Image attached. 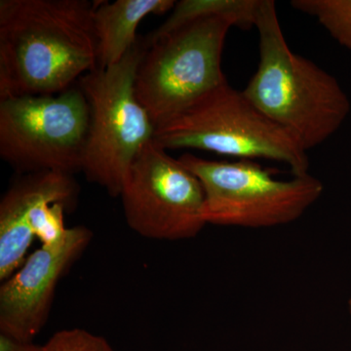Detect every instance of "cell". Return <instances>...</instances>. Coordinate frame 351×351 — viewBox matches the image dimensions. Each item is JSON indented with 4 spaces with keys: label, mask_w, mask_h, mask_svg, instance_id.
Here are the masks:
<instances>
[{
    "label": "cell",
    "mask_w": 351,
    "mask_h": 351,
    "mask_svg": "<svg viewBox=\"0 0 351 351\" xmlns=\"http://www.w3.org/2000/svg\"><path fill=\"white\" fill-rule=\"evenodd\" d=\"M43 351H114L107 339L86 330H62L43 346Z\"/></svg>",
    "instance_id": "9a60e30c"
},
{
    "label": "cell",
    "mask_w": 351,
    "mask_h": 351,
    "mask_svg": "<svg viewBox=\"0 0 351 351\" xmlns=\"http://www.w3.org/2000/svg\"><path fill=\"white\" fill-rule=\"evenodd\" d=\"M291 5L313 16L335 40L351 50V0H293Z\"/></svg>",
    "instance_id": "4fadbf2b"
},
{
    "label": "cell",
    "mask_w": 351,
    "mask_h": 351,
    "mask_svg": "<svg viewBox=\"0 0 351 351\" xmlns=\"http://www.w3.org/2000/svg\"><path fill=\"white\" fill-rule=\"evenodd\" d=\"M256 29L260 62L243 93L308 152L341 128L350 113V98L334 76L290 49L276 2L262 0Z\"/></svg>",
    "instance_id": "7a4b0ae2"
},
{
    "label": "cell",
    "mask_w": 351,
    "mask_h": 351,
    "mask_svg": "<svg viewBox=\"0 0 351 351\" xmlns=\"http://www.w3.org/2000/svg\"><path fill=\"white\" fill-rule=\"evenodd\" d=\"M89 0L0 1V100L55 95L98 68Z\"/></svg>",
    "instance_id": "6da1fadb"
},
{
    "label": "cell",
    "mask_w": 351,
    "mask_h": 351,
    "mask_svg": "<svg viewBox=\"0 0 351 351\" xmlns=\"http://www.w3.org/2000/svg\"><path fill=\"white\" fill-rule=\"evenodd\" d=\"M145 50V40L138 38L119 63L97 68L78 80L90 112L82 172L113 197H119L126 171L156 134L136 94V75Z\"/></svg>",
    "instance_id": "277c9868"
},
{
    "label": "cell",
    "mask_w": 351,
    "mask_h": 351,
    "mask_svg": "<svg viewBox=\"0 0 351 351\" xmlns=\"http://www.w3.org/2000/svg\"><path fill=\"white\" fill-rule=\"evenodd\" d=\"M73 208L64 203L46 201L32 210L29 228L34 237L43 245L55 243L64 237L68 228L64 226V214Z\"/></svg>",
    "instance_id": "5bb4252c"
},
{
    "label": "cell",
    "mask_w": 351,
    "mask_h": 351,
    "mask_svg": "<svg viewBox=\"0 0 351 351\" xmlns=\"http://www.w3.org/2000/svg\"><path fill=\"white\" fill-rule=\"evenodd\" d=\"M90 112L80 86L0 100V156L19 174L82 172Z\"/></svg>",
    "instance_id": "52a82bcc"
},
{
    "label": "cell",
    "mask_w": 351,
    "mask_h": 351,
    "mask_svg": "<svg viewBox=\"0 0 351 351\" xmlns=\"http://www.w3.org/2000/svg\"><path fill=\"white\" fill-rule=\"evenodd\" d=\"M180 161L204 189L202 218L206 225L244 228L285 226L302 217L324 191L311 174L277 180L250 159L209 160L184 154Z\"/></svg>",
    "instance_id": "5b68a950"
},
{
    "label": "cell",
    "mask_w": 351,
    "mask_h": 351,
    "mask_svg": "<svg viewBox=\"0 0 351 351\" xmlns=\"http://www.w3.org/2000/svg\"><path fill=\"white\" fill-rule=\"evenodd\" d=\"M119 197L127 223L145 239H193L206 226L199 180L154 140L126 171Z\"/></svg>",
    "instance_id": "ba28073f"
},
{
    "label": "cell",
    "mask_w": 351,
    "mask_h": 351,
    "mask_svg": "<svg viewBox=\"0 0 351 351\" xmlns=\"http://www.w3.org/2000/svg\"><path fill=\"white\" fill-rule=\"evenodd\" d=\"M0 351H43V346L0 332Z\"/></svg>",
    "instance_id": "2e32d148"
},
{
    "label": "cell",
    "mask_w": 351,
    "mask_h": 351,
    "mask_svg": "<svg viewBox=\"0 0 351 351\" xmlns=\"http://www.w3.org/2000/svg\"><path fill=\"white\" fill-rule=\"evenodd\" d=\"M262 0H181L176 2L168 19L147 36L159 38L193 21L223 18L241 29L256 27Z\"/></svg>",
    "instance_id": "7c38bea8"
},
{
    "label": "cell",
    "mask_w": 351,
    "mask_h": 351,
    "mask_svg": "<svg viewBox=\"0 0 351 351\" xmlns=\"http://www.w3.org/2000/svg\"><path fill=\"white\" fill-rule=\"evenodd\" d=\"M80 186L73 175L46 172L20 174L0 201V280L22 267L34 241L29 228L32 210L46 201L75 207Z\"/></svg>",
    "instance_id": "30bf717a"
},
{
    "label": "cell",
    "mask_w": 351,
    "mask_h": 351,
    "mask_svg": "<svg viewBox=\"0 0 351 351\" xmlns=\"http://www.w3.org/2000/svg\"><path fill=\"white\" fill-rule=\"evenodd\" d=\"M232 27L223 18H206L145 39L136 94L156 127L226 82L221 56Z\"/></svg>",
    "instance_id": "8992f818"
},
{
    "label": "cell",
    "mask_w": 351,
    "mask_h": 351,
    "mask_svg": "<svg viewBox=\"0 0 351 351\" xmlns=\"http://www.w3.org/2000/svg\"><path fill=\"white\" fill-rule=\"evenodd\" d=\"M348 313H350V315L351 317V299L348 300Z\"/></svg>",
    "instance_id": "e0dca14e"
},
{
    "label": "cell",
    "mask_w": 351,
    "mask_h": 351,
    "mask_svg": "<svg viewBox=\"0 0 351 351\" xmlns=\"http://www.w3.org/2000/svg\"><path fill=\"white\" fill-rule=\"evenodd\" d=\"M174 0L99 1L94 13L98 68L119 63L138 43L137 29L149 15L171 12Z\"/></svg>",
    "instance_id": "8fae6325"
},
{
    "label": "cell",
    "mask_w": 351,
    "mask_h": 351,
    "mask_svg": "<svg viewBox=\"0 0 351 351\" xmlns=\"http://www.w3.org/2000/svg\"><path fill=\"white\" fill-rule=\"evenodd\" d=\"M154 141L167 149H200L237 159L286 164L308 174L307 152L226 82L156 126Z\"/></svg>",
    "instance_id": "3957f363"
},
{
    "label": "cell",
    "mask_w": 351,
    "mask_h": 351,
    "mask_svg": "<svg viewBox=\"0 0 351 351\" xmlns=\"http://www.w3.org/2000/svg\"><path fill=\"white\" fill-rule=\"evenodd\" d=\"M92 239L83 226L68 228L61 239L43 245L0 287V332L34 341L46 324L58 283Z\"/></svg>",
    "instance_id": "9c48e42d"
}]
</instances>
